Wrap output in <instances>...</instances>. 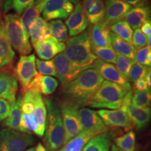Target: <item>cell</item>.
Listing matches in <instances>:
<instances>
[{
  "label": "cell",
  "instance_id": "31",
  "mask_svg": "<svg viewBox=\"0 0 151 151\" xmlns=\"http://www.w3.org/2000/svg\"><path fill=\"white\" fill-rule=\"evenodd\" d=\"M39 127L35 116L32 113H24L22 112L19 132L31 135L32 133L38 134Z\"/></svg>",
  "mask_w": 151,
  "mask_h": 151
},
{
  "label": "cell",
  "instance_id": "30",
  "mask_svg": "<svg viewBox=\"0 0 151 151\" xmlns=\"http://www.w3.org/2000/svg\"><path fill=\"white\" fill-rule=\"evenodd\" d=\"M110 136L106 132L92 137L82 151H110Z\"/></svg>",
  "mask_w": 151,
  "mask_h": 151
},
{
  "label": "cell",
  "instance_id": "21",
  "mask_svg": "<svg viewBox=\"0 0 151 151\" xmlns=\"http://www.w3.org/2000/svg\"><path fill=\"white\" fill-rule=\"evenodd\" d=\"M18 90V81L13 73L0 71V98L9 101L16 100Z\"/></svg>",
  "mask_w": 151,
  "mask_h": 151
},
{
  "label": "cell",
  "instance_id": "2",
  "mask_svg": "<svg viewBox=\"0 0 151 151\" xmlns=\"http://www.w3.org/2000/svg\"><path fill=\"white\" fill-rule=\"evenodd\" d=\"M64 55L69 61L81 70L93 68L98 58L94 55L88 32L68 38L65 43Z\"/></svg>",
  "mask_w": 151,
  "mask_h": 151
},
{
  "label": "cell",
  "instance_id": "7",
  "mask_svg": "<svg viewBox=\"0 0 151 151\" xmlns=\"http://www.w3.org/2000/svg\"><path fill=\"white\" fill-rule=\"evenodd\" d=\"M78 106L67 101L61 105L60 113L65 132V144L83 131L78 118Z\"/></svg>",
  "mask_w": 151,
  "mask_h": 151
},
{
  "label": "cell",
  "instance_id": "17",
  "mask_svg": "<svg viewBox=\"0 0 151 151\" xmlns=\"http://www.w3.org/2000/svg\"><path fill=\"white\" fill-rule=\"evenodd\" d=\"M53 62L55 66L57 77L59 78L62 85L68 83L73 81L83 71L73 65L66 58L63 52L57 55L54 58Z\"/></svg>",
  "mask_w": 151,
  "mask_h": 151
},
{
  "label": "cell",
  "instance_id": "37",
  "mask_svg": "<svg viewBox=\"0 0 151 151\" xmlns=\"http://www.w3.org/2000/svg\"><path fill=\"white\" fill-rule=\"evenodd\" d=\"M149 70H150V67L134 62L129 70L128 81L129 83L132 82L134 83L135 82L140 80V79L145 78Z\"/></svg>",
  "mask_w": 151,
  "mask_h": 151
},
{
  "label": "cell",
  "instance_id": "18",
  "mask_svg": "<svg viewBox=\"0 0 151 151\" xmlns=\"http://www.w3.org/2000/svg\"><path fill=\"white\" fill-rule=\"evenodd\" d=\"M3 15L0 13V70L11 67L16 55L6 35Z\"/></svg>",
  "mask_w": 151,
  "mask_h": 151
},
{
  "label": "cell",
  "instance_id": "20",
  "mask_svg": "<svg viewBox=\"0 0 151 151\" xmlns=\"http://www.w3.org/2000/svg\"><path fill=\"white\" fill-rule=\"evenodd\" d=\"M45 2H46V0H36L32 5L28 7L22 13L23 14L20 17L24 39L26 43H30L29 35L30 25L36 19L40 16L44 7Z\"/></svg>",
  "mask_w": 151,
  "mask_h": 151
},
{
  "label": "cell",
  "instance_id": "8",
  "mask_svg": "<svg viewBox=\"0 0 151 151\" xmlns=\"http://www.w3.org/2000/svg\"><path fill=\"white\" fill-rule=\"evenodd\" d=\"M37 73L35 55L20 56L14 69V75L17 81L20 83L22 94Z\"/></svg>",
  "mask_w": 151,
  "mask_h": 151
},
{
  "label": "cell",
  "instance_id": "26",
  "mask_svg": "<svg viewBox=\"0 0 151 151\" xmlns=\"http://www.w3.org/2000/svg\"><path fill=\"white\" fill-rule=\"evenodd\" d=\"M29 35L32 44L47 39L51 36L48 23L42 17L39 16L30 25Z\"/></svg>",
  "mask_w": 151,
  "mask_h": 151
},
{
  "label": "cell",
  "instance_id": "28",
  "mask_svg": "<svg viewBox=\"0 0 151 151\" xmlns=\"http://www.w3.org/2000/svg\"><path fill=\"white\" fill-rule=\"evenodd\" d=\"M22 97H19L15 101H11L10 113L3 122L4 127L19 132V126L22 116Z\"/></svg>",
  "mask_w": 151,
  "mask_h": 151
},
{
  "label": "cell",
  "instance_id": "23",
  "mask_svg": "<svg viewBox=\"0 0 151 151\" xmlns=\"http://www.w3.org/2000/svg\"><path fill=\"white\" fill-rule=\"evenodd\" d=\"M124 21L132 29H139L141 25L150 19V8L148 4L136 6L128 11Z\"/></svg>",
  "mask_w": 151,
  "mask_h": 151
},
{
  "label": "cell",
  "instance_id": "13",
  "mask_svg": "<svg viewBox=\"0 0 151 151\" xmlns=\"http://www.w3.org/2000/svg\"><path fill=\"white\" fill-rule=\"evenodd\" d=\"M106 126L112 127H121L125 130L131 129L133 124L125 111L122 109H100L97 111Z\"/></svg>",
  "mask_w": 151,
  "mask_h": 151
},
{
  "label": "cell",
  "instance_id": "39",
  "mask_svg": "<svg viewBox=\"0 0 151 151\" xmlns=\"http://www.w3.org/2000/svg\"><path fill=\"white\" fill-rule=\"evenodd\" d=\"M134 61L129 59L120 55L117 54L116 62V68L119 72L125 78L128 80V76H129V70L131 67L134 64Z\"/></svg>",
  "mask_w": 151,
  "mask_h": 151
},
{
  "label": "cell",
  "instance_id": "33",
  "mask_svg": "<svg viewBox=\"0 0 151 151\" xmlns=\"http://www.w3.org/2000/svg\"><path fill=\"white\" fill-rule=\"evenodd\" d=\"M114 141L116 146L122 150H136V134L132 130H130L124 135L116 138Z\"/></svg>",
  "mask_w": 151,
  "mask_h": 151
},
{
  "label": "cell",
  "instance_id": "42",
  "mask_svg": "<svg viewBox=\"0 0 151 151\" xmlns=\"http://www.w3.org/2000/svg\"><path fill=\"white\" fill-rule=\"evenodd\" d=\"M150 52H151L150 48H149L148 46H145L143 48L139 49L136 52L134 62L136 61V62H137V63L148 67V62H147V58H148V54Z\"/></svg>",
  "mask_w": 151,
  "mask_h": 151
},
{
  "label": "cell",
  "instance_id": "5",
  "mask_svg": "<svg viewBox=\"0 0 151 151\" xmlns=\"http://www.w3.org/2000/svg\"><path fill=\"white\" fill-rule=\"evenodd\" d=\"M6 37L12 48L22 55H28L31 53L30 43H26L24 39L20 16L18 14H9L3 16Z\"/></svg>",
  "mask_w": 151,
  "mask_h": 151
},
{
  "label": "cell",
  "instance_id": "36",
  "mask_svg": "<svg viewBox=\"0 0 151 151\" xmlns=\"http://www.w3.org/2000/svg\"><path fill=\"white\" fill-rule=\"evenodd\" d=\"M151 94L150 90H146L143 91L134 90L132 93L131 104L138 108H146L150 105Z\"/></svg>",
  "mask_w": 151,
  "mask_h": 151
},
{
  "label": "cell",
  "instance_id": "1",
  "mask_svg": "<svg viewBox=\"0 0 151 151\" xmlns=\"http://www.w3.org/2000/svg\"><path fill=\"white\" fill-rule=\"evenodd\" d=\"M103 81L104 78L94 68L83 71L73 81L62 85L65 101L78 107L88 105Z\"/></svg>",
  "mask_w": 151,
  "mask_h": 151
},
{
  "label": "cell",
  "instance_id": "48",
  "mask_svg": "<svg viewBox=\"0 0 151 151\" xmlns=\"http://www.w3.org/2000/svg\"><path fill=\"white\" fill-rule=\"evenodd\" d=\"M120 1L129 4L131 6H136L138 5L147 4V1H148V0H120Z\"/></svg>",
  "mask_w": 151,
  "mask_h": 151
},
{
  "label": "cell",
  "instance_id": "35",
  "mask_svg": "<svg viewBox=\"0 0 151 151\" xmlns=\"http://www.w3.org/2000/svg\"><path fill=\"white\" fill-rule=\"evenodd\" d=\"M93 53L98 59L110 64H116L117 53L112 47H96L92 45Z\"/></svg>",
  "mask_w": 151,
  "mask_h": 151
},
{
  "label": "cell",
  "instance_id": "6",
  "mask_svg": "<svg viewBox=\"0 0 151 151\" xmlns=\"http://www.w3.org/2000/svg\"><path fill=\"white\" fill-rule=\"evenodd\" d=\"M32 136L6 128L0 131V151H24L35 143Z\"/></svg>",
  "mask_w": 151,
  "mask_h": 151
},
{
  "label": "cell",
  "instance_id": "43",
  "mask_svg": "<svg viewBox=\"0 0 151 151\" xmlns=\"http://www.w3.org/2000/svg\"><path fill=\"white\" fill-rule=\"evenodd\" d=\"M11 111V102L0 98V122L4 120Z\"/></svg>",
  "mask_w": 151,
  "mask_h": 151
},
{
  "label": "cell",
  "instance_id": "27",
  "mask_svg": "<svg viewBox=\"0 0 151 151\" xmlns=\"http://www.w3.org/2000/svg\"><path fill=\"white\" fill-rule=\"evenodd\" d=\"M110 42L111 47L117 54L126 57L134 61L137 50L133 46V45L123 40L116 34L111 32H110Z\"/></svg>",
  "mask_w": 151,
  "mask_h": 151
},
{
  "label": "cell",
  "instance_id": "44",
  "mask_svg": "<svg viewBox=\"0 0 151 151\" xmlns=\"http://www.w3.org/2000/svg\"><path fill=\"white\" fill-rule=\"evenodd\" d=\"M134 90H138V91H143V90L150 89V87L148 86L146 80L143 78L137 81L134 83Z\"/></svg>",
  "mask_w": 151,
  "mask_h": 151
},
{
  "label": "cell",
  "instance_id": "9",
  "mask_svg": "<svg viewBox=\"0 0 151 151\" xmlns=\"http://www.w3.org/2000/svg\"><path fill=\"white\" fill-rule=\"evenodd\" d=\"M22 99L23 101H31L34 104L35 109L32 113L35 117L39 127L37 135L39 137H43L46 127L47 110L42 96L39 92L27 90L24 91Z\"/></svg>",
  "mask_w": 151,
  "mask_h": 151
},
{
  "label": "cell",
  "instance_id": "11",
  "mask_svg": "<svg viewBox=\"0 0 151 151\" xmlns=\"http://www.w3.org/2000/svg\"><path fill=\"white\" fill-rule=\"evenodd\" d=\"M78 114L83 130L89 131L95 135L106 133L108 130L97 111L88 108H81L78 109Z\"/></svg>",
  "mask_w": 151,
  "mask_h": 151
},
{
  "label": "cell",
  "instance_id": "46",
  "mask_svg": "<svg viewBox=\"0 0 151 151\" xmlns=\"http://www.w3.org/2000/svg\"><path fill=\"white\" fill-rule=\"evenodd\" d=\"M11 8V0H0V13H6Z\"/></svg>",
  "mask_w": 151,
  "mask_h": 151
},
{
  "label": "cell",
  "instance_id": "14",
  "mask_svg": "<svg viewBox=\"0 0 151 151\" xmlns=\"http://www.w3.org/2000/svg\"><path fill=\"white\" fill-rule=\"evenodd\" d=\"M105 15L102 21L109 27L122 20L132 6L120 0H104Z\"/></svg>",
  "mask_w": 151,
  "mask_h": 151
},
{
  "label": "cell",
  "instance_id": "12",
  "mask_svg": "<svg viewBox=\"0 0 151 151\" xmlns=\"http://www.w3.org/2000/svg\"><path fill=\"white\" fill-rule=\"evenodd\" d=\"M93 68L97 69L101 76L104 79H106V81L118 84L123 87L124 89L128 91L132 90L129 81L124 78L112 64L98 59L94 62Z\"/></svg>",
  "mask_w": 151,
  "mask_h": 151
},
{
  "label": "cell",
  "instance_id": "29",
  "mask_svg": "<svg viewBox=\"0 0 151 151\" xmlns=\"http://www.w3.org/2000/svg\"><path fill=\"white\" fill-rule=\"evenodd\" d=\"M95 136L97 135L89 131L83 130L79 134L64 145L59 151H82L86 143Z\"/></svg>",
  "mask_w": 151,
  "mask_h": 151
},
{
  "label": "cell",
  "instance_id": "10",
  "mask_svg": "<svg viewBox=\"0 0 151 151\" xmlns=\"http://www.w3.org/2000/svg\"><path fill=\"white\" fill-rule=\"evenodd\" d=\"M73 9V4L69 0H46L42 11L43 18L46 21L66 19Z\"/></svg>",
  "mask_w": 151,
  "mask_h": 151
},
{
  "label": "cell",
  "instance_id": "50",
  "mask_svg": "<svg viewBox=\"0 0 151 151\" xmlns=\"http://www.w3.org/2000/svg\"><path fill=\"white\" fill-rule=\"evenodd\" d=\"M35 149L36 151H48L41 143H38L37 147H35Z\"/></svg>",
  "mask_w": 151,
  "mask_h": 151
},
{
  "label": "cell",
  "instance_id": "15",
  "mask_svg": "<svg viewBox=\"0 0 151 151\" xmlns=\"http://www.w3.org/2000/svg\"><path fill=\"white\" fill-rule=\"evenodd\" d=\"M32 45L37 55L42 60H50L63 52L65 48V43L58 41L52 35Z\"/></svg>",
  "mask_w": 151,
  "mask_h": 151
},
{
  "label": "cell",
  "instance_id": "47",
  "mask_svg": "<svg viewBox=\"0 0 151 151\" xmlns=\"http://www.w3.org/2000/svg\"><path fill=\"white\" fill-rule=\"evenodd\" d=\"M140 30L142 32V33L144 34L146 37L151 36V22L150 20H148L146 22H144L141 25Z\"/></svg>",
  "mask_w": 151,
  "mask_h": 151
},
{
  "label": "cell",
  "instance_id": "40",
  "mask_svg": "<svg viewBox=\"0 0 151 151\" xmlns=\"http://www.w3.org/2000/svg\"><path fill=\"white\" fill-rule=\"evenodd\" d=\"M147 37L144 34L142 33L140 29H134L132 35V44L136 50H139L141 48L146 46L147 45Z\"/></svg>",
  "mask_w": 151,
  "mask_h": 151
},
{
  "label": "cell",
  "instance_id": "34",
  "mask_svg": "<svg viewBox=\"0 0 151 151\" xmlns=\"http://www.w3.org/2000/svg\"><path fill=\"white\" fill-rule=\"evenodd\" d=\"M50 34L60 42L65 43L68 39V30L62 20H52L48 23Z\"/></svg>",
  "mask_w": 151,
  "mask_h": 151
},
{
  "label": "cell",
  "instance_id": "22",
  "mask_svg": "<svg viewBox=\"0 0 151 151\" xmlns=\"http://www.w3.org/2000/svg\"><path fill=\"white\" fill-rule=\"evenodd\" d=\"M81 5L90 24H95L104 20L105 15L104 0H83Z\"/></svg>",
  "mask_w": 151,
  "mask_h": 151
},
{
  "label": "cell",
  "instance_id": "54",
  "mask_svg": "<svg viewBox=\"0 0 151 151\" xmlns=\"http://www.w3.org/2000/svg\"><path fill=\"white\" fill-rule=\"evenodd\" d=\"M25 151H36L35 147H32V148L27 149V150H25Z\"/></svg>",
  "mask_w": 151,
  "mask_h": 151
},
{
  "label": "cell",
  "instance_id": "19",
  "mask_svg": "<svg viewBox=\"0 0 151 151\" xmlns=\"http://www.w3.org/2000/svg\"><path fill=\"white\" fill-rule=\"evenodd\" d=\"M58 85L59 83L58 80L53 77L43 76L38 73L28 85L25 90H31L44 95H50L55 92Z\"/></svg>",
  "mask_w": 151,
  "mask_h": 151
},
{
  "label": "cell",
  "instance_id": "45",
  "mask_svg": "<svg viewBox=\"0 0 151 151\" xmlns=\"http://www.w3.org/2000/svg\"><path fill=\"white\" fill-rule=\"evenodd\" d=\"M34 109V104L31 101H23L22 100V112L24 113H33Z\"/></svg>",
  "mask_w": 151,
  "mask_h": 151
},
{
  "label": "cell",
  "instance_id": "41",
  "mask_svg": "<svg viewBox=\"0 0 151 151\" xmlns=\"http://www.w3.org/2000/svg\"><path fill=\"white\" fill-rule=\"evenodd\" d=\"M36 0H11V8L14 9L16 14L20 16L28 7L35 3Z\"/></svg>",
  "mask_w": 151,
  "mask_h": 151
},
{
  "label": "cell",
  "instance_id": "4",
  "mask_svg": "<svg viewBox=\"0 0 151 151\" xmlns=\"http://www.w3.org/2000/svg\"><path fill=\"white\" fill-rule=\"evenodd\" d=\"M128 92L118 84L104 81L88 105L96 109H118Z\"/></svg>",
  "mask_w": 151,
  "mask_h": 151
},
{
  "label": "cell",
  "instance_id": "25",
  "mask_svg": "<svg viewBox=\"0 0 151 151\" xmlns=\"http://www.w3.org/2000/svg\"><path fill=\"white\" fill-rule=\"evenodd\" d=\"M125 111L132 124L139 130L146 127L150 120L151 111L150 107L138 108L131 104L127 107Z\"/></svg>",
  "mask_w": 151,
  "mask_h": 151
},
{
  "label": "cell",
  "instance_id": "32",
  "mask_svg": "<svg viewBox=\"0 0 151 151\" xmlns=\"http://www.w3.org/2000/svg\"><path fill=\"white\" fill-rule=\"evenodd\" d=\"M109 29L111 32L116 34L119 37L132 44L133 29L124 20L115 22L109 27Z\"/></svg>",
  "mask_w": 151,
  "mask_h": 151
},
{
  "label": "cell",
  "instance_id": "49",
  "mask_svg": "<svg viewBox=\"0 0 151 151\" xmlns=\"http://www.w3.org/2000/svg\"><path fill=\"white\" fill-rule=\"evenodd\" d=\"M151 71L150 70H149V71L148 72V73H147L146 77H145V80H146V81L147 82V83H148V86L150 87V86H151V80H150V78H151Z\"/></svg>",
  "mask_w": 151,
  "mask_h": 151
},
{
  "label": "cell",
  "instance_id": "53",
  "mask_svg": "<svg viewBox=\"0 0 151 151\" xmlns=\"http://www.w3.org/2000/svg\"><path fill=\"white\" fill-rule=\"evenodd\" d=\"M69 1H70L71 3H72V4H77V3H78L79 1H80V0H69Z\"/></svg>",
  "mask_w": 151,
  "mask_h": 151
},
{
  "label": "cell",
  "instance_id": "16",
  "mask_svg": "<svg viewBox=\"0 0 151 151\" xmlns=\"http://www.w3.org/2000/svg\"><path fill=\"white\" fill-rule=\"evenodd\" d=\"M65 25L68 30V35L71 37L83 33L88 27L89 22L84 14L81 2L77 3L73 7L72 12L66 20Z\"/></svg>",
  "mask_w": 151,
  "mask_h": 151
},
{
  "label": "cell",
  "instance_id": "51",
  "mask_svg": "<svg viewBox=\"0 0 151 151\" xmlns=\"http://www.w3.org/2000/svg\"><path fill=\"white\" fill-rule=\"evenodd\" d=\"M111 151H124V150H121V149L118 148V147H117L116 145L113 144V145H112V146H111Z\"/></svg>",
  "mask_w": 151,
  "mask_h": 151
},
{
  "label": "cell",
  "instance_id": "24",
  "mask_svg": "<svg viewBox=\"0 0 151 151\" xmlns=\"http://www.w3.org/2000/svg\"><path fill=\"white\" fill-rule=\"evenodd\" d=\"M110 29L103 21L93 24L88 32L92 46L96 47H111L110 42Z\"/></svg>",
  "mask_w": 151,
  "mask_h": 151
},
{
  "label": "cell",
  "instance_id": "38",
  "mask_svg": "<svg viewBox=\"0 0 151 151\" xmlns=\"http://www.w3.org/2000/svg\"><path fill=\"white\" fill-rule=\"evenodd\" d=\"M36 66L40 74L43 76H57L55 66L53 60H42L36 58Z\"/></svg>",
  "mask_w": 151,
  "mask_h": 151
},
{
  "label": "cell",
  "instance_id": "3",
  "mask_svg": "<svg viewBox=\"0 0 151 151\" xmlns=\"http://www.w3.org/2000/svg\"><path fill=\"white\" fill-rule=\"evenodd\" d=\"M43 101L48 110V127L43 143L49 151H54L65 144V132L59 106L52 99Z\"/></svg>",
  "mask_w": 151,
  "mask_h": 151
},
{
  "label": "cell",
  "instance_id": "52",
  "mask_svg": "<svg viewBox=\"0 0 151 151\" xmlns=\"http://www.w3.org/2000/svg\"><path fill=\"white\" fill-rule=\"evenodd\" d=\"M150 39H151V36H149V37H147V45H146V46H148L149 48H150V46H151Z\"/></svg>",
  "mask_w": 151,
  "mask_h": 151
}]
</instances>
